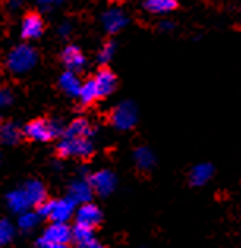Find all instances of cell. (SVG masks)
I'll return each mask as SVG.
<instances>
[{"instance_id": "obj_8", "label": "cell", "mask_w": 241, "mask_h": 248, "mask_svg": "<svg viewBox=\"0 0 241 248\" xmlns=\"http://www.w3.org/2000/svg\"><path fill=\"white\" fill-rule=\"evenodd\" d=\"M103 214L100 211V207L95 206L93 203H87L77 207L76 211V225L81 226H87V228H93L96 225L101 223Z\"/></svg>"}, {"instance_id": "obj_31", "label": "cell", "mask_w": 241, "mask_h": 248, "mask_svg": "<svg viewBox=\"0 0 241 248\" xmlns=\"http://www.w3.org/2000/svg\"><path fill=\"white\" fill-rule=\"evenodd\" d=\"M173 27H175V25L172 22H169V21H162L159 24V30L161 31H171V30H173Z\"/></svg>"}, {"instance_id": "obj_2", "label": "cell", "mask_w": 241, "mask_h": 248, "mask_svg": "<svg viewBox=\"0 0 241 248\" xmlns=\"http://www.w3.org/2000/svg\"><path fill=\"white\" fill-rule=\"evenodd\" d=\"M62 134V126L57 121L34 120L25 124L24 135L34 141H49Z\"/></svg>"}, {"instance_id": "obj_4", "label": "cell", "mask_w": 241, "mask_h": 248, "mask_svg": "<svg viewBox=\"0 0 241 248\" xmlns=\"http://www.w3.org/2000/svg\"><path fill=\"white\" fill-rule=\"evenodd\" d=\"M57 151L62 157H81L87 159L93 154V143L90 139H65L57 146Z\"/></svg>"}, {"instance_id": "obj_28", "label": "cell", "mask_w": 241, "mask_h": 248, "mask_svg": "<svg viewBox=\"0 0 241 248\" xmlns=\"http://www.w3.org/2000/svg\"><path fill=\"white\" fill-rule=\"evenodd\" d=\"M11 102H13V93H11V90L2 88V91H0V106H2V107H8Z\"/></svg>"}, {"instance_id": "obj_5", "label": "cell", "mask_w": 241, "mask_h": 248, "mask_svg": "<svg viewBox=\"0 0 241 248\" xmlns=\"http://www.w3.org/2000/svg\"><path fill=\"white\" fill-rule=\"evenodd\" d=\"M110 123L114 124V127L120 130L134 127L136 123H138V107L131 101L120 102L110 113Z\"/></svg>"}, {"instance_id": "obj_11", "label": "cell", "mask_w": 241, "mask_h": 248, "mask_svg": "<svg viewBox=\"0 0 241 248\" xmlns=\"http://www.w3.org/2000/svg\"><path fill=\"white\" fill-rule=\"evenodd\" d=\"M74 209H76V203L68 197L62 200H54V211H52L51 215L52 223H67L73 217Z\"/></svg>"}, {"instance_id": "obj_10", "label": "cell", "mask_w": 241, "mask_h": 248, "mask_svg": "<svg viewBox=\"0 0 241 248\" xmlns=\"http://www.w3.org/2000/svg\"><path fill=\"white\" fill-rule=\"evenodd\" d=\"M44 30V24L40 15L36 13H29L25 15L21 24V36L24 40H36L40 38Z\"/></svg>"}, {"instance_id": "obj_19", "label": "cell", "mask_w": 241, "mask_h": 248, "mask_svg": "<svg viewBox=\"0 0 241 248\" xmlns=\"http://www.w3.org/2000/svg\"><path fill=\"white\" fill-rule=\"evenodd\" d=\"M0 137H2V141L5 145H16L21 140L22 130L16 123H5L2 126V130H0Z\"/></svg>"}, {"instance_id": "obj_9", "label": "cell", "mask_w": 241, "mask_h": 248, "mask_svg": "<svg viewBox=\"0 0 241 248\" xmlns=\"http://www.w3.org/2000/svg\"><path fill=\"white\" fill-rule=\"evenodd\" d=\"M93 188L90 186V182L86 179H77L74 182H71V186L68 188V198L73 200L76 204H87L92 203L93 197Z\"/></svg>"}, {"instance_id": "obj_23", "label": "cell", "mask_w": 241, "mask_h": 248, "mask_svg": "<svg viewBox=\"0 0 241 248\" xmlns=\"http://www.w3.org/2000/svg\"><path fill=\"white\" fill-rule=\"evenodd\" d=\"M93 230L92 228H87V226H81V225H76L74 230H73V240L76 242V245H84L93 240Z\"/></svg>"}, {"instance_id": "obj_16", "label": "cell", "mask_w": 241, "mask_h": 248, "mask_svg": "<svg viewBox=\"0 0 241 248\" xmlns=\"http://www.w3.org/2000/svg\"><path fill=\"white\" fill-rule=\"evenodd\" d=\"M92 134V126H90V123L86 118L74 120L65 129V137H68V139H90Z\"/></svg>"}, {"instance_id": "obj_27", "label": "cell", "mask_w": 241, "mask_h": 248, "mask_svg": "<svg viewBox=\"0 0 241 248\" xmlns=\"http://www.w3.org/2000/svg\"><path fill=\"white\" fill-rule=\"evenodd\" d=\"M52 211H54V201L48 200L46 203H43L41 206H38L36 214L40 215V217H43V218H51Z\"/></svg>"}, {"instance_id": "obj_18", "label": "cell", "mask_w": 241, "mask_h": 248, "mask_svg": "<svg viewBox=\"0 0 241 248\" xmlns=\"http://www.w3.org/2000/svg\"><path fill=\"white\" fill-rule=\"evenodd\" d=\"M58 87H60L68 96H77V97H79L82 83H81L79 79H77L76 73H69V71H67V73H63L60 76V79H58Z\"/></svg>"}, {"instance_id": "obj_3", "label": "cell", "mask_w": 241, "mask_h": 248, "mask_svg": "<svg viewBox=\"0 0 241 248\" xmlns=\"http://www.w3.org/2000/svg\"><path fill=\"white\" fill-rule=\"evenodd\" d=\"M73 239V230L67 223H51L44 230L43 236L36 240L38 248H52L57 245H67Z\"/></svg>"}, {"instance_id": "obj_24", "label": "cell", "mask_w": 241, "mask_h": 248, "mask_svg": "<svg viewBox=\"0 0 241 248\" xmlns=\"http://www.w3.org/2000/svg\"><path fill=\"white\" fill-rule=\"evenodd\" d=\"M38 220H40V215L35 214V212H24L19 215V218H17V226L21 228L22 231H30V230H34V228L38 225Z\"/></svg>"}, {"instance_id": "obj_13", "label": "cell", "mask_w": 241, "mask_h": 248, "mask_svg": "<svg viewBox=\"0 0 241 248\" xmlns=\"http://www.w3.org/2000/svg\"><path fill=\"white\" fill-rule=\"evenodd\" d=\"M95 82H96L98 90H100L101 97L112 94L117 88V77L112 71L107 69V68H101L100 71H98L96 76H95Z\"/></svg>"}, {"instance_id": "obj_7", "label": "cell", "mask_w": 241, "mask_h": 248, "mask_svg": "<svg viewBox=\"0 0 241 248\" xmlns=\"http://www.w3.org/2000/svg\"><path fill=\"white\" fill-rule=\"evenodd\" d=\"M101 22H103L104 30H106L109 35H114V33H119V31L128 24V17L120 8H109L103 13Z\"/></svg>"}, {"instance_id": "obj_22", "label": "cell", "mask_w": 241, "mask_h": 248, "mask_svg": "<svg viewBox=\"0 0 241 248\" xmlns=\"http://www.w3.org/2000/svg\"><path fill=\"white\" fill-rule=\"evenodd\" d=\"M98 97H101V94H100V90H98V87H96L95 79H90L86 83H82L79 99H81V102L84 104V106H88V104L95 102Z\"/></svg>"}, {"instance_id": "obj_32", "label": "cell", "mask_w": 241, "mask_h": 248, "mask_svg": "<svg viewBox=\"0 0 241 248\" xmlns=\"http://www.w3.org/2000/svg\"><path fill=\"white\" fill-rule=\"evenodd\" d=\"M52 248H69L68 245H57V247H52Z\"/></svg>"}, {"instance_id": "obj_29", "label": "cell", "mask_w": 241, "mask_h": 248, "mask_svg": "<svg viewBox=\"0 0 241 248\" xmlns=\"http://www.w3.org/2000/svg\"><path fill=\"white\" fill-rule=\"evenodd\" d=\"M71 24L69 22H63L60 27H58V33H60L62 36H68L69 35V31H71Z\"/></svg>"}, {"instance_id": "obj_1", "label": "cell", "mask_w": 241, "mask_h": 248, "mask_svg": "<svg viewBox=\"0 0 241 248\" xmlns=\"http://www.w3.org/2000/svg\"><path fill=\"white\" fill-rule=\"evenodd\" d=\"M38 62V52L27 44H19L15 49H11L6 55V69L11 74L21 76L29 73Z\"/></svg>"}, {"instance_id": "obj_25", "label": "cell", "mask_w": 241, "mask_h": 248, "mask_svg": "<svg viewBox=\"0 0 241 248\" xmlns=\"http://www.w3.org/2000/svg\"><path fill=\"white\" fill-rule=\"evenodd\" d=\"M15 237V226L10 223V220L3 218L0 221V244L6 245L10 244Z\"/></svg>"}, {"instance_id": "obj_20", "label": "cell", "mask_w": 241, "mask_h": 248, "mask_svg": "<svg viewBox=\"0 0 241 248\" xmlns=\"http://www.w3.org/2000/svg\"><path fill=\"white\" fill-rule=\"evenodd\" d=\"M155 154L147 146H139L134 151V162L140 170H150L155 165Z\"/></svg>"}, {"instance_id": "obj_26", "label": "cell", "mask_w": 241, "mask_h": 248, "mask_svg": "<svg viewBox=\"0 0 241 248\" xmlns=\"http://www.w3.org/2000/svg\"><path fill=\"white\" fill-rule=\"evenodd\" d=\"M115 43L114 41H107V43H104V46L101 47L100 50V54H98V62L100 63H107L112 60V57L115 54Z\"/></svg>"}, {"instance_id": "obj_6", "label": "cell", "mask_w": 241, "mask_h": 248, "mask_svg": "<svg viewBox=\"0 0 241 248\" xmlns=\"http://www.w3.org/2000/svg\"><path fill=\"white\" fill-rule=\"evenodd\" d=\"M90 186H92L93 192L101 195V197H107L110 195L117 187V178L112 171L109 170H101V171H96L90 176Z\"/></svg>"}, {"instance_id": "obj_17", "label": "cell", "mask_w": 241, "mask_h": 248, "mask_svg": "<svg viewBox=\"0 0 241 248\" xmlns=\"http://www.w3.org/2000/svg\"><path fill=\"white\" fill-rule=\"evenodd\" d=\"M213 174H214V167L211 164H199L191 170L189 182L195 187L205 186L213 178Z\"/></svg>"}, {"instance_id": "obj_12", "label": "cell", "mask_w": 241, "mask_h": 248, "mask_svg": "<svg viewBox=\"0 0 241 248\" xmlns=\"http://www.w3.org/2000/svg\"><path fill=\"white\" fill-rule=\"evenodd\" d=\"M62 62L68 68L69 73H79L86 64V57L76 46H68L62 52Z\"/></svg>"}, {"instance_id": "obj_15", "label": "cell", "mask_w": 241, "mask_h": 248, "mask_svg": "<svg viewBox=\"0 0 241 248\" xmlns=\"http://www.w3.org/2000/svg\"><path fill=\"white\" fill-rule=\"evenodd\" d=\"M24 192L27 193L30 203L35 204V206H41L43 203H46V201H48L46 200L48 198L46 187L43 186L41 181H36V179L29 181L27 184L24 186Z\"/></svg>"}, {"instance_id": "obj_21", "label": "cell", "mask_w": 241, "mask_h": 248, "mask_svg": "<svg viewBox=\"0 0 241 248\" xmlns=\"http://www.w3.org/2000/svg\"><path fill=\"white\" fill-rule=\"evenodd\" d=\"M145 10L155 15H166L177 8V2L175 0H147L144 3Z\"/></svg>"}, {"instance_id": "obj_30", "label": "cell", "mask_w": 241, "mask_h": 248, "mask_svg": "<svg viewBox=\"0 0 241 248\" xmlns=\"http://www.w3.org/2000/svg\"><path fill=\"white\" fill-rule=\"evenodd\" d=\"M77 248H104V247L98 242L96 239H93V240H90V242L84 244V245H77Z\"/></svg>"}, {"instance_id": "obj_14", "label": "cell", "mask_w": 241, "mask_h": 248, "mask_svg": "<svg viewBox=\"0 0 241 248\" xmlns=\"http://www.w3.org/2000/svg\"><path fill=\"white\" fill-rule=\"evenodd\" d=\"M6 204H8L11 212H15L17 215L27 212L29 207L32 206L30 200L27 197V193L24 192V188L13 190V192H10L8 195H6Z\"/></svg>"}]
</instances>
